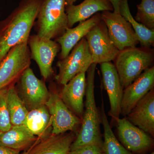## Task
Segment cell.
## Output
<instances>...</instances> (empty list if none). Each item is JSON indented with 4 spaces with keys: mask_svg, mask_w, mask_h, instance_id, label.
I'll return each instance as SVG.
<instances>
[{
    "mask_svg": "<svg viewBox=\"0 0 154 154\" xmlns=\"http://www.w3.org/2000/svg\"><path fill=\"white\" fill-rule=\"evenodd\" d=\"M42 0H22L0 21V62L14 46L28 41Z\"/></svg>",
    "mask_w": 154,
    "mask_h": 154,
    "instance_id": "obj_1",
    "label": "cell"
},
{
    "mask_svg": "<svg viewBox=\"0 0 154 154\" xmlns=\"http://www.w3.org/2000/svg\"><path fill=\"white\" fill-rule=\"evenodd\" d=\"M96 65L92 63L87 71L85 109L79 131L72 143L70 151L88 145L103 148V140L100 129L101 115L96 106L95 96Z\"/></svg>",
    "mask_w": 154,
    "mask_h": 154,
    "instance_id": "obj_2",
    "label": "cell"
},
{
    "mask_svg": "<svg viewBox=\"0 0 154 154\" xmlns=\"http://www.w3.org/2000/svg\"><path fill=\"white\" fill-rule=\"evenodd\" d=\"M33 27L42 38L55 39L62 35L68 28L66 0H42Z\"/></svg>",
    "mask_w": 154,
    "mask_h": 154,
    "instance_id": "obj_3",
    "label": "cell"
},
{
    "mask_svg": "<svg viewBox=\"0 0 154 154\" xmlns=\"http://www.w3.org/2000/svg\"><path fill=\"white\" fill-rule=\"evenodd\" d=\"M154 58L151 48L130 47L119 51L113 61L123 89L151 67Z\"/></svg>",
    "mask_w": 154,
    "mask_h": 154,
    "instance_id": "obj_4",
    "label": "cell"
},
{
    "mask_svg": "<svg viewBox=\"0 0 154 154\" xmlns=\"http://www.w3.org/2000/svg\"><path fill=\"white\" fill-rule=\"evenodd\" d=\"M31 60L28 41L12 48L0 62V91L15 86Z\"/></svg>",
    "mask_w": 154,
    "mask_h": 154,
    "instance_id": "obj_5",
    "label": "cell"
},
{
    "mask_svg": "<svg viewBox=\"0 0 154 154\" xmlns=\"http://www.w3.org/2000/svg\"><path fill=\"white\" fill-rule=\"evenodd\" d=\"M92 59L85 37L73 48L69 55L57 63L59 72L54 77L56 82L63 86L80 73L86 72Z\"/></svg>",
    "mask_w": 154,
    "mask_h": 154,
    "instance_id": "obj_6",
    "label": "cell"
},
{
    "mask_svg": "<svg viewBox=\"0 0 154 154\" xmlns=\"http://www.w3.org/2000/svg\"><path fill=\"white\" fill-rule=\"evenodd\" d=\"M50 93L49 98L45 105L51 117V134H60L69 131L77 135L79 131L82 120L65 104L56 89L51 90Z\"/></svg>",
    "mask_w": 154,
    "mask_h": 154,
    "instance_id": "obj_7",
    "label": "cell"
},
{
    "mask_svg": "<svg viewBox=\"0 0 154 154\" xmlns=\"http://www.w3.org/2000/svg\"><path fill=\"white\" fill-rule=\"evenodd\" d=\"M17 83V93L28 111L45 105L50 93L44 81L37 78L30 67L24 72Z\"/></svg>",
    "mask_w": 154,
    "mask_h": 154,
    "instance_id": "obj_8",
    "label": "cell"
},
{
    "mask_svg": "<svg viewBox=\"0 0 154 154\" xmlns=\"http://www.w3.org/2000/svg\"><path fill=\"white\" fill-rule=\"evenodd\" d=\"M85 38L93 63L100 64L113 61L119 52L110 38L107 27L102 20L91 29Z\"/></svg>",
    "mask_w": 154,
    "mask_h": 154,
    "instance_id": "obj_9",
    "label": "cell"
},
{
    "mask_svg": "<svg viewBox=\"0 0 154 154\" xmlns=\"http://www.w3.org/2000/svg\"><path fill=\"white\" fill-rule=\"evenodd\" d=\"M31 59L35 61L44 80L53 75V63L60 51V45L53 39L42 38L37 34L30 35L28 40Z\"/></svg>",
    "mask_w": 154,
    "mask_h": 154,
    "instance_id": "obj_10",
    "label": "cell"
},
{
    "mask_svg": "<svg viewBox=\"0 0 154 154\" xmlns=\"http://www.w3.org/2000/svg\"><path fill=\"white\" fill-rule=\"evenodd\" d=\"M102 20L107 27L110 38L119 51L127 48L135 47L138 40L132 26L120 14L103 11Z\"/></svg>",
    "mask_w": 154,
    "mask_h": 154,
    "instance_id": "obj_11",
    "label": "cell"
},
{
    "mask_svg": "<svg viewBox=\"0 0 154 154\" xmlns=\"http://www.w3.org/2000/svg\"><path fill=\"white\" fill-rule=\"evenodd\" d=\"M116 125L119 139L131 152L143 153L153 146V137L131 123L126 116L118 119Z\"/></svg>",
    "mask_w": 154,
    "mask_h": 154,
    "instance_id": "obj_12",
    "label": "cell"
},
{
    "mask_svg": "<svg viewBox=\"0 0 154 154\" xmlns=\"http://www.w3.org/2000/svg\"><path fill=\"white\" fill-rule=\"evenodd\" d=\"M154 88V66L147 69L123 89L120 115L126 116L138 102Z\"/></svg>",
    "mask_w": 154,
    "mask_h": 154,
    "instance_id": "obj_13",
    "label": "cell"
},
{
    "mask_svg": "<svg viewBox=\"0 0 154 154\" xmlns=\"http://www.w3.org/2000/svg\"><path fill=\"white\" fill-rule=\"evenodd\" d=\"M102 83L107 92L110 105L108 115L115 123L119 118L123 88L115 66L111 62L100 64Z\"/></svg>",
    "mask_w": 154,
    "mask_h": 154,
    "instance_id": "obj_14",
    "label": "cell"
},
{
    "mask_svg": "<svg viewBox=\"0 0 154 154\" xmlns=\"http://www.w3.org/2000/svg\"><path fill=\"white\" fill-rule=\"evenodd\" d=\"M62 86L59 92L65 104L82 120L85 110L84 99L86 89V73H80Z\"/></svg>",
    "mask_w": 154,
    "mask_h": 154,
    "instance_id": "obj_15",
    "label": "cell"
},
{
    "mask_svg": "<svg viewBox=\"0 0 154 154\" xmlns=\"http://www.w3.org/2000/svg\"><path fill=\"white\" fill-rule=\"evenodd\" d=\"M125 116L131 123L154 137V88L149 91Z\"/></svg>",
    "mask_w": 154,
    "mask_h": 154,
    "instance_id": "obj_16",
    "label": "cell"
},
{
    "mask_svg": "<svg viewBox=\"0 0 154 154\" xmlns=\"http://www.w3.org/2000/svg\"><path fill=\"white\" fill-rule=\"evenodd\" d=\"M101 20V13H97L90 19L80 22L76 27L67 28L62 35L54 39L60 46L59 60L63 59L68 55L73 48L83 38L85 37L91 29Z\"/></svg>",
    "mask_w": 154,
    "mask_h": 154,
    "instance_id": "obj_17",
    "label": "cell"
},
{
    "mask_svg": "<svg viewBox=\"0 0 154 154\" xmlns=\"http://www.w3.org/2000/svg\"><path fill=\"white\" fill-rule=\"evenodd\" d=\"M76 136L70 131L58 135L51 134L41 139L38 138L28 154H69Z\"/></svg>",
    "mask_w": 154,
    "mask_h": 154,
    "instance_id": "obj_18",
    "label": "cell"
},
{
    "mask_svg": "<svg viewBox=\"0 0 154 154\" xmlns=\"http://www.w3.org/2000/svg\"><path fill=\"white\" fill-rule=\"evenodd\" d=\"M113 11L109 0H84L79 5L66 6L68 27L72 28L75 24L90 19L92 16L103 11Z\"/></svg>",
    "mask_w": 154,
    "mask_h": 154,
    "instance_id": "obj_19",
    "label": "cell"
},
{
    "mask_svg": "<svg viewBox=\"0 0 154 154\" xmlns=\"http://www.w3.org/2000/svg\"><path fill=\"white\" fill-rule=\"evenodd\" d=\"M38 138L24 125H12L0 135V146L21 152L30 148Z\"/></svg>",
    "mask_w": 154,
    "mask_h": 154,
    "instance_id": "obj_20",
    "label": "cell"
},
{
    "mask_svg": "<svg viewBox=\"0 0 154 154\" xmlns=\"http://www.w3.org/2000/svg\"><path fill=\"white\" fill-rule=\"evenodd\" d=\"M23 125L32 134L40 139L50 134L52 122L45 105L29 110Z\"/></svg>",
    "mask_w": 154,
    "mask_h": 154,
    "instance_id": "obj_21",
    "label": "cell"
},
{
    "mask_svg": "<svg viewBox=\"0 0 154 154\" xmlns=\"http://www.w3.org/2000/svg\"><path fill=\"white\" fill-rule=\"evenodd\" d=\"M119 14L130 23L142 47L150 48L154 46V30L149 29L136 21L131 13L128 0H122Z\"/></svg>",
    "mask_w": 154,
    "mask_h": 154,
    "instance_id": "obj_22",
    "label": "cell"
},
{
    "mask_svg": "<svg viewBox=\"0 0 154 154\" xmlns=\"http://www.w3.org/2000/svg\"><path fill=\"white\" fill-rule=\"evenodd\" d=\"M100 112L101 124L104 130L103 150L105 154H133L125 149L116 137L105 113L104 101L102 98Z\"/></svg>",
    "mask_w": 154,
    "mask_h": 154,
    "instance_id": "obj_23",
    "label": "cell"
},
{
    "mask_svg": "<svg viewBox=\"0 0 154 154\" xmlns=\"http://www.w3.org/2000/svg\"><path fill=\"white\" fill-rule=\"evenodd\" d=\"M7 101L12 125L24 124L28 110L17 93L15 86L8 88Z\"/></svg>",
    "mask_w": 154,
    "mask_h": 154,
    "instance_id": "obj_24",
    "label": "cell"
},
{
    "mask_svg": "<svg viewBox=\"0 0 154 154\" xmlns=\"http://www.w3.org/2000/svg\"><path fill=\"white\" fill-rule=\"evenodd\" d=\"M136 21L146 28L154 30V0H141L137 5Z\"/></svg>",
    "mask_w": 154,
    "mask_h": 154,
    "instance_id": "obj_25",
    "label": "cell"
},
{
    "mask_svg": "<svg viewBox=\"0 0 154 154\" xmlns=\"http://www.w3.org/2000/svg\"><path fill=\"white\" fill-rule=\"evenodd\" d=\"M7 89L0 91V131H7L12 126L8 106H7Z\"/></svg>",
    "mask_w": 154,
    "mask_h": 154,
    "instance_id": "obj_26",
    "label": "cell"
},
{
    "mask_svg": "<svg viewBox=\"0 0 154 154\" xmlns=\"http://www.w3.org/2000/svg\"><path fill=\"white\" fill-rule=\"evenodd\" d=\"M69 154H105L103 148L96 145L85 146L70 151Z\"/></svg>",
    "mask_w": 154,
    "mask_h": 154,
    "instance_id": "obj_27",
    "label": "cell"
},
{
    "mask_svg": "<svg viewBox=\"0 0 154 154\" xmlns=\"http://www.w3.org/2000/svg\"><path fill=\"white\" fill-rule=\"evenodd\" d=\"M0 154H22L20 151L0 146Z\"/></svg>",
    "mask_w": 154,
    "mask_h": 154,
    "instance_id": "obj_28",
    "label": "cell"
},
{
    "mask_svg": "<svg viewBox=\"0 0 154 154\" xmlns=\"http://www.w3.org/2000/svg\"><path fill=\"white\" fill-rule=\"evenodd\" d=\"M112 4L114 13L119 14V6L122 0H109Z\"/></svg>",
    "mask_w": 154,
    "mask_h": 154,
    "instance_id": "obj_29",
    "label": "cell"
},
{
    "mask_svg": "<svg viewBox=\"0 0 154 154\" xmlns=\"http://www.w3.org/2000/svg\"><path fill=\"white\" fill-rule=\"evenodd\" d=\"M77 1L78 0H66V6L74 5Z\"/></svg>",
    "mask_w": 154,
    "mask_h": 154,
    "instance_id": "obj_30",
    "label": "cell"
},
{
    "mask_svg": "<svg viewBox=\"0 0 154 154\" xmlns=\"http://www.w3.org/2000/svg\"><path fill=\"white\" fill-rule=\"evenodd\" d=\"M29 150H30V148L28 149L25 150V151H24V152H23V153H22V154H28V152H29Z\"/></svg>",
    "mask_w": 154,
    "mask_h": 154,
    "instance_id": "obj_31",
    "label": "cell"
},
{
    "mask_svg": "<svg viewBox=\"0 0 154 154\" xmlns=\"http://www.w3.org/2000/svg\"><path fill=\"white\" fill-rule=\"evenodd\" d=\"M150 154H154V152H152Z\"/></svg>",
    "mask_w": 154,
    "mask_h": 154,
    "instance_id": "obj_32",
    "label": "cell"
},
{
    "mask_svg": "<svg viewBox=\"0 0 154 154\" xmlns=\"http://www.w3.org/2000/svg\"><path fill=\"white\" fill-rule=\"evenodd\" d=\"M2 132H1V131H0V135H1V134H2Z\"/></svg>",
    "mask_w": 154,
    "mask_h": 154,
    "instance_id": "obj_33",
    "label": "cell"
}]
</instances>
